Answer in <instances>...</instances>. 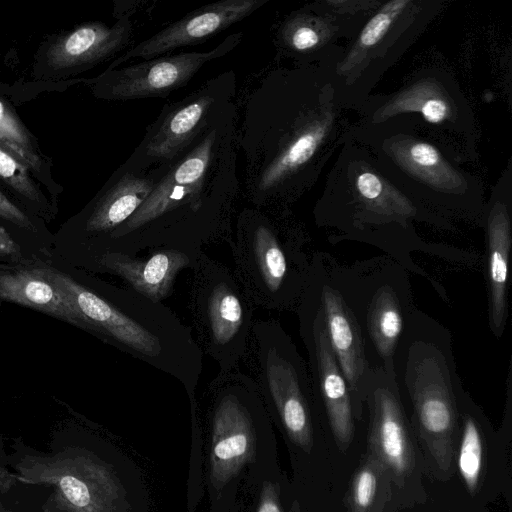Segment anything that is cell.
<instances>
[{
	"label": "cell",
	"instance_id": "6da1fadb",
	"mask_svg": "<svg viewBox=\"0 0 512 512\" xmlns=\"http://www.w3.org/2000/svg\"><path fill=\"white\" fill-rule=\"evenodd\" d=\"M242 197L263 209H290L318 181L351 125L318 65H273L237 91Z\"/></svg>",
	"mask_w": 512,
	"mask_h": 512
},
{
	"label": "cell",
	"instance_id": "7a4b0ae2",
	"mask_svg": "<svg viewBox=\"0 0 512 512\" xmlns=\"http://www.w3.org/2000/svg\"><path fill=\"white\" fill-rule=\"evenodd\" d=\"M238 152L234 100L164 165L148 197L109 236L101 255H138L158 247L200 252L228 244L242 196Z\"/></svg>",
	"mask_w": 512,
	"mask_h": 512
},
{
	"label": "cell",
	"instance_id": "3957f363",
	"mask_svg": "<svg viewBox=\"0 0 512 512\" xmlns=\"http://www.w3.org/2000/svg\"><path fill=\"white\" fill-rule=\"evenodd\" d=\"M319 227L334 229L341 239L383 250L407 271L424 275L412 253L424 251L414 223L439 229L453 224L431 213L399 190L360 144L344 138L313 208Z\"/></svg>",
	"mask_w": 512,
	"mask_h": 512
},
{
	"label": "cell",
	"instance_id": "277c9868",
	"mask_svg": "<svg viewBox=\"0 0 512 512\" xmlns=\"http://www.w3.org/2000/svg\"><path fill=\"white\" fill-rule=\"evenodd\" d=\"M392 377L433 473L440 480L449 479L455 471L460 399L465 389L450 331L416 306L397 343Z\"/></svg>",
	"mask_w": 512,
	"mask_h": 512
},
{
	"label": "cell",
	"instance_id": "5b68a950",
	"mask_svg": "<svg viewBox=\"0 0 512 512\" xmlns=\"http://www.w3.org/2000/svg\"><path fill=\"white\" fill-rule=\"evenodd\" d=\"M345 138L373 156L384 175L413 201L453 224H481L480 178L407 116L374 125L352 122Z\"/></svg>",
	"mask_w": 512,
	"mask_h": 512
},
{
	"label": "cell",
	"instance_id": "8992f818",
	"mask_svg": "<svg viewBox=\"0 0 512 512\" xmlns=\"http://www.w3.org/2000/svg\"><path fill=\"white\" fill-rule=\"evenodd\" d=\"M290 209L245 207L228 243L234 273L255 309L295 312L308 286L312 255Z\"/></svg>",
	"mask_w": 512,
	"mask_h": 512
},
{
	"label": "cell",
	"instance_id": "52a82bcc",
	"mask_svg": "<svg viewBox=\"0 0 512 512\" xmlns=\"http://www.w3.org/2000/svg\"><path fill=\"white\" fill-rule=\"evenodd\" d=\"M444 5L443 0L383 2L343 48L341 56L330 66H319L329 77L343 109L357 111L362 106Z\"/></svg>",
	"mask_w": 512,
	"mask_h": 512
},
{
	"label": "cell",
	"instance_id": "ba28073f",
	"mask_svg": "<svg viewBox=\"0 0 512 512\" xmlns=\"http://www.w3.org/2000/svg\"><path fill=\"white\" fill-rule=\"evenodd\" d=\"M356 112L355 122L367 125L407 116L462 164L478 159L479 129L474 111L458 81L446 68H421L397 90L371 94Z\"/></svg>",
	"mask_w": 512,
	"mask_h": 512
},
{
	"label": "cell",
	"instance_id": "9c48e42d",
	"mask_svg": "<svg viewBox=\"0 0 512 512\" xmlns=\"http://www.w3.org/2000/svg\"><path fill=\"white\" fill-rule=\"evenodd\" d=\"M327 263L360 327L370 368L392 375L397 343L415 307L408 271L388 256L341 265L327 254Z\"/></svg>",
	"mask_w": 512,
	"mask_h": 512
},
{
	"label": "cell",
	"instance_id": "30bf717a",
	"mask_svg": "<svg viewBox=\"0 0 512 512\" xmlns=\"http://www.w3.org/2000/svg\"><path fill=\"white\" fill-rule=\"evenodd\" d=\"M243 362L290 439L309 451L315 401L307 362L279 321H254Z\"/></svg>",
	"mask_w": 512,
	"mask_h": 512
},
{
	"label": "cell",
	"instance_id": "8fae6325",
	"mask_svg": "<svg viewBox=\"0 0 512 512\" xmlns=\"http://www.w3.org/2000/svg\"><path fill=\"white\" fill-rule=\"evenodd\" d=\"M190 270L188 309L196 342L219 372L236 370L246 353L255 307L234 271L204 250Z\"/></svg>",
	"mask_w": 512,
	"mask_h": 512
},
{
	"label": "cell",
	"instance_id": "7c38bea8",
	"mask_svg": "<svg viewBox=\"0 0 512 512\" xmlns=\"http://www.w3.org/2000/svg\"><path fill=\"white\" fill-rule=\"evenodd\" d=\"M383 3L380 0H316L275 23L276 58L293 65H332L342 54L341 39L352 40Z\"/></svg>",
	"mask_w": 512,
	"mask_h": 512
},
{
	"label": "cell",
	"instance_id": "4fadbf2b",
	"mask_svg": "<svg viewBox=\"0 0 512 512\" xmlns=\"http://www.w3.org/2000/svg\"><path fill=\"white\" fill-rule=\"evenodd\" d=\"M237 91L236 73L226 70L182 99L164 105L125 163L138 170L167 165L235 100Z\"/></svg>",
	"mask_w": 512,
	"mask_h": 512
},
{
	"label": "cell",
	"instance_id": "5bb4252c",
	"mask_svg": "<svg viewBox=\"0 0 512 512\" xmlns=\"http://www.w3.org/2000/svg\"><path fill=\"white\" fill-rule=\"evenodd\" d=\"M295 313L299 335L307 352L315 405L322 411L336 444L345 451L356 432L352 396L330 345L322 310L309 282Z\"/></svg>",
	"mask_w": 512,
	"mask_h": 512
},
{
	"label": "cell",
	"instance_id": "9a60e30c",
	"mask_svg": "<svg viewBox=\"0 0 512 512\" xmlns=\"http://www.w3.org/2000/svg\"><path fill=\"white\" fill-rule=\"evenodd\" d=\"M362 416L368 422L367 454L387 470L395 486L406 488L416 474L418 458L392 375L381 369L369 371L361 393Z\"/></svg>",
	"mask_w": 512,
	"mask_h": 512
},
{
	"label": "cell",
	"instance_id": "2e32d148",
	"mask_svg": "<svg viewBox=\"0 0 512 512\" xmlns=\"http://www.w3.org/2000/svg\"><path fill=\"white\" fill-rule=\"evenodd\" d=\"M243 36L232 33L207 51L166 54L106 71L93 81L92 91L112 101L165 98L185 87L206 63L228 55Z\"/></svg>",
	"mask_w": 512,
	"mask_h": 512
},
{
	"label": "cell",
	"instance_id": "e0dca14e",
	"mask_svg": "<svg viewBox=\"0 0 512 512\" xmlns=\"http://www.w3.org/2000/svg\"><path fill=\"white\" fill-rule=\"evenodd\" d=\"M309 283L320 304L327 337L349 387L356 421L361 417V393L371 370L360 327L333 279L327 253L312 254Z\"/></svg>",
	"mask_w": 512,
	"mask_h": 512
},
{
	"label": "cell",
	"instance_id": "ac0fdd59",
	"mask_svg": "<svg viewBox=\"0 0 512 512\" xmlns=\"http://www.w3.org/2000/svg\"><path fill=\"white\" fill-rule=\"evenodd\" d=\"M480 226L485 232L488 327L496 339L509 317L508 271L512 247V162L509 161L485 202Z\"/></svg>",
	"mask_w": 512,
	"mask_h": 512
},
{
	"label": "cell",
	"instance_id": "d6986e66",
	"mask_svg": "<svg viewBox=\"0 0 512 512\" xmlns=\"http://www.w3.org/2000/svg\"><path fill=\"white\" fill-rule=\"evenodd\" d=\"M269 0H220L201 6L118 56L108 70L133 59L148 60L197 45L260 9Z\"/></svg>",
	"mask_w": 512,
	"mask_h": 512
},
{
	"label": "cell",
	"instance_id": "ffe728a7",
	"mask_svg": "<svg viewBox=\"0 0 512 512\" xmlns=\"http://www.w3.org/2000/svg\"><path fill=\"white\" fill-rule=\"evenodd\" d=\"M201 252V251H200ZM200 252L158 247L146 254L107 252L95 266L122 279L129 289L155 303H162L174 290L177 276L191 269Z\"/></svg>",
	"mask_w": 512,
	"mask_h": 512
},
{
	"label": "cell",
	"instance_id": "44dd1931",
	"mask_svg": "<svg viewBox=\"0 0 512 512\" xmlns=\"http://www.w3.org/2000/svg\"><path fill=\"white\" fill-rule=\"evenodd\" d=\"M163 168L138 170L124 162L93 200L83 223V231L87 238L99 240L100 249L96 259L101 255L109 236L148 197Z\"/></svg>",
	"mask_w": 512,
	"mask_h": 512
},
{
	"label": "cell",
	"instance_id": "7402d4cb",
	"mask_svg": "<svg viewBox=\"0 0 512 512\" xmlns=\"http://www.w3.org/2000/svg\"><path fill=\"white\" fill-rule=\"evenodd\" d=\"M134 9L128 8L109 26L101 22L79 26L59 39L49 50L55 68L91 66L135 45Z\"/></svg>",
	"mask_w": 512,
	"mask_h": 512
},
{
	"label": "cell",
	"instance_id": "603a6c76",
	"mask_svg": "<svg viewBox=\"0 0 512 512\" xmlns=\"http://www.w3.org/2000/svg\"><path fill=\"white\" fill-rule=\"evenodd\" d=\"M0 300L17 303L46 313L84 329L73 303L40 268L0 271Z\"/></svg>",
	"mask_w": 512,
	"mask_h": 512
},
{
	"label": "cell",
	"instance_id": "cb8c5ba5",
	"mask_svg": "<svg viewBox=\"0 0 512 512\" xmlns=\"http://www.w3.org/2000/svg\"><path fill=\"white\" fill-rule=\"evenodd\" d=\"M455 467L468 492L476 495L485 472L486 444L491 428L481 408L465 390L460 399Z\"/></svg>",
	"mask_w": 512,
	"mask_h": 512
},
{
	"label": "cell",
	"instance_id": "d4e9b609",
	"mask_svg": "<svg viewBox=\"0 0 512 512\" xmlns=\"http://www.w3.org/2000/svg\"><path fill=\"white\" fill-rule=\"evenodd\" d=\"M391 478L387 470L366 454L356 469L347 494L350 512H381L391 497Z\"/></svg>",
	"mask_w": 512,
	"mask_h": 512
},
{
	"label": "cell",
	"instance_id": "484cf974",
	"mask_svg": "<svg viewBox=\"0 0 512 512\" xmlns=\"http://www.w3.org/2000/svg\"><path fill=\"white\" fill-rule=\"evenodd\" d=\"M0 147L29 168L39 169L40 160L25 129L0 100Z\"/></svg>",
	"mask_w": 512,
	"mask_h": 512
},
{
	"label": "cell",
	"instance_id": "4316f807",
	"mask_svg": "<svg viewBox=\"0 0 512 512\" xmlns=\"http://www.w3.org/2000/svg\"><path fill=\"white\" fill-rule=\"evenodd\" d=\"M0 178L27 200L41 204V194L29 177L26 166L1 147Z\"/></svg>",
	"mask_w": 512,
	"mask_h": 512
},
{
	"label": "cell",
	"instance_id": "83f0119b",
	"mask_svg": "<svg viewBox=\"0 0 512 512\" xmlns=\"http://www.w3.org/2000/svg\"><path fill=\"white\" fill-rule=\"evenodd\" d=\"M60 486L67 499L77 507H84L90 502V494L87 486L72 476L64 477Z\"/></svg>",
	"mask_w": 512,
	"mask_h": 512
},
{
	"label": "cell",
	"instance_id": "f1b7e54d",
	"mask_svg": "<svg viewBox=\"0 0 512 512\" xmlns=\"http://www.w3.org/2000/svg\"><path fill=\"white\" fill-rule=\"evenodd\" d=\"M0 218L20 228L33 230L29 217L0 191Z\"/></svg>",
	"mask_w": 512,
	"mask_h": 512
},
{
	"label": "cell",
	"instance_id": "f546056e",
	"mask_svg": "<svg viewBox=\"0 0 512 512\" xmlns=\"http://www.w3.org/2000/svg\"><path fill=\"white\" fill-rule=\"evenodd\" d=\"M0 255L15 256V257L20 255L19 246L11 238L9 233H7L5 231V229L1 226H0Z\"/></svg>",
	"mask_w": 512,
	"mask_h": 512
},
{
	"label": "cell",
	"instance_id": "4dcf8cb0",
	"mask_svg": "<svg viewBox=\"0 0 512 512\" xmlns=\"http://www.w3.org/2000/svg\"><path fill=\"white\" fill-rule=\"evenodd\" d=\"M258 512H280L272 492L267 490L266 494H264Z\"/></svg>",
	"mask_w": 512,
	"mask_h": 512
}]
</instances>
